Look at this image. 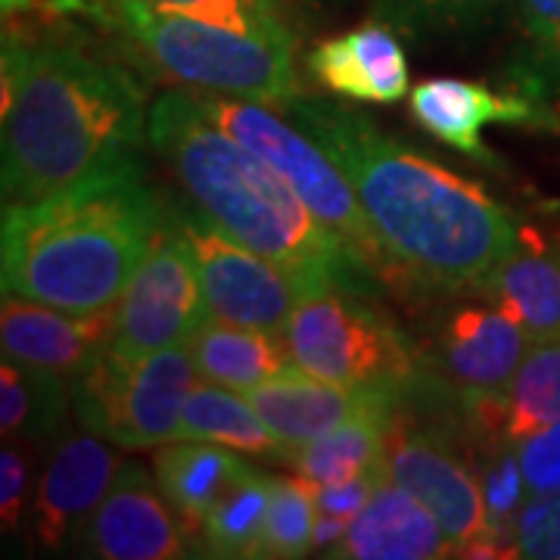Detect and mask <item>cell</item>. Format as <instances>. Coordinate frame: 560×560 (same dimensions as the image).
I'll return each instance as SVG.
<instances>
[{"instance_id": "74e56055", "label": "cell", "mask_w": 560, "mask_h": 560, "mask_svg": "<svg viewBox=\"0 0 560 560\" xmlns=\"http://www.w3.org/2000/svg\"><path fill=\"white\" fill-rule=\"evenodd\" d=\"M25 3H32V0H3V10L10 13V10H20V7H25Z\"/></svg>"}, {"instance_id": "8fae6325", "label": "cell", "mask_w": 560, "mask_h": 560, "mask_svg": "<svg viewBox=\"0 0 560 560\" xmlns=\"http://www.w3.org/2000/svg\"><path fill=\"white\" fill-rule=\"evenodd\" d=\"M172 212L194 249L209 315L265 334H283L302 296L300 280L278 261L221 234L197 206H172Z\"/></svg>"}, {"instance_id": "d6a6232c", "label": "cell", "mask_w": 560, "mask_h": 560, "mask_svg": "<svg viewBox=\"0 0 560 560\" xmlns=\"http://www.w3.org/2000/svg\"><path fill=\"white\" fill-rule=\"evenodd\" d=\"M514 548L517 558L560 560V489L523 504L514 523Z\"/></svg>"}, {"instance_id": "484cf974", "label": "cell", "mask_w": 560, "mask_h": 560, "mask_svg": "<svg viewBox=\"0 0 560 560\" xmlns=\"http://www.w3.org/2000/svg\"><path fill=\"white\" fill-rule=\"evenodd\" d=\"M69 377L35 364L3 359L0 368V430L28 442L50 440L69 411Z\"/></svg>"}, {"instance_id": "d4e9b609", "label": "cell", "mask_w": 560, "mask_h": 560, "mask_svg": "<svg viewBox=\"0 0 560 560\" xmlns=\"http://www.w3.org/2000/svg\"><path fill=\"white\" fill-rule=\"evenodd\" d=\"M396 411H364V415L342 420L340 427L320 433L318 440L305 442L287 460L296 467L300 477L312 480L315 486L383 470L386 433Z\"/></svg>"}, {"instance_id": "3957f363", "label": "cell", "mask_w": 560, "mask_h": 560, "mask_svg": "<svg viewBox=\"0 0 560 560\" xmlns=\"http://www.w3.org/2000/svg\"><path fill=\"white\" fill-rule=\"evenodd\" d=\"M147 138L221 234L278 261L302 290L320 283L377 290L374 268L320 224L271 165L209 119L194 91H165L150 106Z\"/></svg>"}, {"instance_id": "4dcf8cb0", "label": "cell", "mask_w": 560, "mask_h": 560, "mask_svg": "<svg viewBox=\"0 0 560 560\" xmlns=\"http://www.w3.org/2000/svg\"><path fill=\"white\" fill-rule=\"evenodd\" d=\"M486 452L480 474L482 504H486V517L492 533L504 545L514 548V523L521 517L523 504L529 499L526 480H523L517 448L511 442H495V445H480ZM517 551V548H514Z\"/></svg>"}, {"instance_id": "e575fe53", "label": "cell", "mask_w": 560, "mask_h": 560, "mask_svg": "<svg viewBox=\"0 0 560 560\" xmlns=\"http://www.w3.org/2000/svg\"><path fill=\"white\" fill-rule=\"evenodd\" d=\"M383 480V470H371V474H359L352 480L324 482L315 486V501H318L320 514H334L340 521H352L361 508L371 501L377 482Z\"/></svg>"}, {"instance_id": "1f68e13d", "label": "cell", "mask_w": 560, "mask_h": 560, "mask_svg": "<svg viewBox=\"0 0 560 560\" xmlns=\"http://www.w3.org/2000/svg\"><path fill=\"white\" fill-rule=\"evenodd\" d=\"M147 3L293 47V35L283 22L278 0H147Z\"/></svg>"}, {"instance_id": "603a6c76", "label": "cell", "mask_w": 560, "mask_h": 560, "mask_svg": "<svg viewBox=\"0 0 560 560\" xmlns=\"http://www.w3.org/2000/svg\"><path fill=\"white\" fill-rule=\"evenodd\" d=\"M280 337L283 334H265L231 320L209 318L184 346L197 361L202 381L246 393L296 364L287 340Z\"/></svg>"}, {"instance_id": "4fadbf2b", "label": "cell", "mask_w": 560, "mask_h": 560, "mask_svg": "<svg viewBox=\"0 0 560 560\" xmlns=\"http://www.w3.org/2000/svg\"><path fill=\"white\" fill-rule=\"evenodd\" d=\"M165 499V495H162ZM156 482L138 464H121L109 492L81 529V555L101 560H175L187 555Z\"/></svg>"}, {"instance_id": "7402d4cb", "label": "cell", "mask_w": 560, "mask_h": 560, "mask_svg": "<svg viewBox=\"0 0 560 560\" xmlns=\"http://www.w3.org/2000/svg\"><path fill=\"white\" fill-rule=\"evenodd\" d=\"M153 470L168 508L190 533H200L215 501L249 474V467L228 452V445L200 440H178L156 452Z\"/></svg>"}, {"instance_id": "7a4b0ae2", "label": "cell", "mask_w": 560, "mask_h": 560, "mask_svg": "<svg viewBox=\"0 0 560 560\" xmlns=\"http://www.w3.org/2000/svg\"><path fill=\"white\" fill-rule=\"evenodd\" d=\"M3 197L28 202L125 162L147 135L140 88L60 44L3 35Z\"/></svg>"}, {"instance_id": "4316f807", "label": "cell", "mask_w": 560, "mask_h": 560, "mask_svg": "<svg viewBox=\"0 0 560 560\" xmlns=\"http://www.w3.org/2000/svg\"><path fill=\"white\" fill-rule=\"evenodd\" d=\"M508 0H371L374 16L415 40L467 38L482 32Z\"/></svg>"}, {"instance_id": "836d02e7", "label": "cell", "mask_w": 560, "mask_h": 560, "mask_svg": "<svg viewBox=\"0 0 560 560\" xmlns=\"http://www.w3.org/2000/svg\"><path fill=\"white\" fill-rule=\"evenodd\" d=\"M514 448H517L529 499L560 489V420L533 430Z\"/></svg>"}, {"instance_id": "7c38bea8", "label": "cell", "mask_w": 560, "mask_h": 560, "mask_svg": "<svg viewBox=\"0 0 560 560\" xmlns=\"http://www.w3.org/2000/svg\"><path fill=\"white\" fill-rule=\"evenodd\" d=\"M383 474L386 480L399 482L401 489H408L415 499L433 511V517L440 521L455 555L460 558L480 541H501L489 526L480 480L470 474V467L433 430L415 427L411 420L401 418L399 411L393 415L389 433H386Z\"/></svg>"}, {"instance_id": "2e32d148", "label": "cell", "mask_w": 560, "mask_h": 560, "mask_svg": "<svg viewBox=\"0 0 560 560\" xmlns=\"http://www.w3.org/2000/svg\"><path fill=\"white\" fill-rule=\"evenodd\" d=\"M256 405L268 430L283 445V460L305 442L318 440L320 433L340 427L342 420L364 411H396L401 401L381 389H355L340 383L320 381L305 374L302 368H290L271 381L259 383L243 393Z\"/></svg>"}, {"instance_id": "d6986e66", "label": "cell", "mask_w": 560, "mask_h": 560, "mask_svg": "<svg viewBox=\"0 0 560 560\" xmlns=\"http://www.w3.org/2000/svg\"><path fill=\"white\" fill-rule=\"evenodd\" d=\"M477 296L521 324L529 342L560 337V241L523 224L521 241L482 278Z\"/></svg>"}, {"instance_id": "ac0fdd59", "label": "cell", "mask_w": 560, "mask_h": 560, "mask_svg": "<svg viewBox=\"0 0 560 560\" xmlns=\"http://www.w3.org/2000/svg\"><path fill=\"white\" fill-rule=\"evenodd\" d=\"M448 555H455V548L433 511L383 474L371 501L349 521L346 539L330 558L433 560Z\"/></svg>"}, {"instance_id": "9a60e30c", "label": "cell", "mask_w": 560, "mask_h": 560, "mask_svg": "<svg viewBox=\"0 0 560 560\" xmlns=\"http://www.w3.org/2000/svg\"><path fill=\"white\" fill-rule=\"evenodd\" d=\"M121 460L97 433H72L57 445L35 492V536L47 551L79 541L88 517L119 474Z\"/></svg>"}, {"instance_id": "8d00e7d4", "label": "cell", "mask_w": 560, "mask_h": 560, "mask_svg": "<svg viewBox=\"0 0 560 560\" xmlns=\"http://www.w3.org/2000/svg\"><path fill=\"white\" fill-rule=\"evenodd\" d=\"M346 529H349V521H340L334 514H320L315 521V533H312V551H320L324 558H330L334 548L346 539Z\"/></svg>"}, {"instance_id": "cb8c5ba5", "label": "cell", "mask_w": 560, "mask_h": 560, "mask_svg": "<svg viewBox=\"0 0 560 560\" xmlns=\"http://www.w3.org/2000/svg\"><path fill=\"white\" fill-rule=\"evenodd\" d=\"M175 440H200L228 445L246 455H271L283 458V445L268 430L256 405L241 396L237 389H228L219 383L194 386V393L184 401L178 436Z\"/></svg>"}, {"instance_id": "5b68a950", "label": "cell", "mask_w": 560, "mask_h": 560, "mask_svg": "<svg viewBox=\"0 0 560 560\" xmlns=\"http://www.w3.org/2000/svg\"><path fill=\"white\" fill-rule=\"evenodd\" d=\"M94 13L131 40L153 69L194 91L278 103L283 109L300 97L290 44L172 13L147 0H97Z\"/></svg>"}, {"instance_id": "83f0119b", "label": "cell", "mask_w": 560, "mask_h": 560, "mask_svg": "<svg viewBox=\"0 0 560 560\" xmlns=\"http://www.w3.org/2000/svg\"><path fill=\"white\" fill-rule=\"evenodd\" d=\"M271 480L275 477H261L256 470H249L215 501V508L202 523V539H206L209 555H215V558H249L253 555L261 523L268 517Z\"/></svg>"}, {"instance_id": "f546056e", "label": "cell", "mask_w": 560, "mask_h": 560, "mask_svg": "<svg viewBox=\"0 0 560 560\" xmlns=\"http://www.w3.org/2000/svg\"><path fill=\"white\" fill-rule=\"evenodd\" d=\"M523 50L517 75L536 94H560V0H517Z\"/></svg>"}, {"instance_id": "52a82bcc", "label": "cell", "mask_w": 560, "mask_h": 560, "mask_svg": "<svg viewBox=\"0 0 560 560\" xmlns=\"http://www.w3.org/2000/svg\"><path fill=\"white\" fill-rule=\"evenodd\" d=\"M194 97L209 113V119L221 125L234 140H241L246 150H253L265 165H271L315 212V219L368 261L377 278L393 280V265L368 221L352 180L346 178V172L330 160V153L318 140L305 135L300 125H287L271 109L246 103L243 97L212 91H194Z\"/></svg>"}, {"instance_id": "5bb4252c", "label": "cell", "mask_w": 560, "mask_h": 560, "mask_svg": "<svg viewBox=\"0 0 560 560\" xmlns=\"http://www.w3.org/2000/svg\"><path fill=\"white\" fill-rule=\"evenodd\" d=\"M116 305L97 312H66L44 302L3 293L0 308V342L3 359L35 364L44 371L75 381L88 364L113 346Z\"/></svg>"}, {"instance_id": "f1b7e54d", "label": "cell", "mask_w": 560, "mask_h": 560, "mask_svg": "<svg viewBox=\"0 0 560 560\" xmlns=\"http://www.w3.org/2000/svg\"><path fill=\"white\" fill-rule=\"evenodd\" d=\"M315 482L305 477H275L271 480V504L268 517L249 558L265 560H296L312 551V533L318 521Z\"/></svg>"}, {"instance_id": "ba28073f", "label": "cell", "mask_w": 560, "mask_h": 560, "mask_svg": "<svg viewBox=\"0 0 560 560\" xmlns=\"http://www.w3.org/2000/svg\"><path fill=\"white\" fill-rule=\"evenodd\" d=\"M187 346L125 355L113 346L72 381V405L84 430L121 448H150L178 436L184 401L197 386Z\"/></svg>"}, {"instance_id": "e0dca14e", "label": "cell", "mask_w": 560, "mask_h": 560, "mask_svg": "<svg viewBox=\"0 0 560 560\" xmlns=\"http://www.w3.org/2000/svg\"><path fill=\"white\" fill-rule=\"evenodd\" d=\"M458 418L477 445H517L533 430L560 420V337L533 342L499 396L460 405Z\"/></svg>"}, {"instance_id": "44dd1931", "label": "cell", "mask_w": 560, "mask_h": 560, "mask_svg": "<svg viewBox=\"0 0 560 560\" xmlns=\"http://www.w3.org/2000/svg\"><path fill=\"white\" fill-rule=\"evenodd\" d=\"M312 75L334 94L364 103L408 97V60L389 25H361L349 35L320 40L308 54Z\"/></svg>"}, {"instance_id": "d590c367", "label": "cell", "mask_w": 560, "mask_h": 560, "mask_svg": "<svg viewBox=\"0 0 560 560\" xmlns=\"http://www.w3.org/2000/svg\"><path fill=\"white\" fill-rule=\"evenodd\" d=\"M25 460L16 448H3L0 452V521L3 529H16L22 517V499H25Z\"/></svg>"}, {"instance_id": "9c48e42d", "label": "cell", "mask_w": 560, "mask_h": 560, "mask_svg": "<svg viewBox=\"0 0 560 560\" xmlns=\"http://www.w3.org/2000/svg\"><path fill=\"white\" fill-rule=\"evenodd\" d=\"M517 320L489 300L452 302L420 342V399H448L455 408L499 396L529 352Z\"/></svg>"}, {"instance_id": "6da1fadb", "label": "cell", "mask_w": 560, "mask_h": 560, "mask_svg": "<svg viewBox=\"0 0 560 560\" xmlns=\"http://www.w3.org/2000/svg\"><path fill=\"white\" fill-rule=\"evenodd\" d=\"M287 109L352 180L393 280L448 296L474 293L521 241L523 224L480 184L383 135L371 119L302 94Z\"/></svg>"}, {"instance_id": "ffe728a7", "label": "cell", "mask_w": 560, "mask_h": 560, "mask_svg": "<svg viewBox=\"0 0 560 560\" xmlns=\"http://www.w3.org/2000/svg\"><path fill=\"white\" fill-rule=\"evenodd\" d=\"M408 109L427 135L460 150L464 156L477 162H495L482 147V125H523L539 121V109L523 94H499L486 84L458 79L420 81L411 88Z\"/></svg>"}, {"instance_id": "8992f818", "label": "cell", "mask_w": 560, "mask_h": 560, "mask_svg": "<svg viewBox=\"0 0 560 560\" xmlns=\"http://www.w3.org/2000/svg\"><path fill=\"white\" fill-rule=\"evenodd\" d=\"M283 340L296 368L312 377L381 389L401 405L420 399V349L377 302L368 300V290L342 283L302 290L283 327Z\"/></svg>"}, {"instance_id": "277c9868", "label": "cell", "mask_w": 560, "mask_h": 560, "mask_svg": "<svg viewBox=\"0 0 560 560\" xmlns=\"http://www.w3.org/2000/svg\"><path fill=\"white\" fill-rule=\"evenodd\" d=\"M165 219V202L140 162L62 187L50 197L3 206V293L66 312L116 305Z\"/></svg>"}, {"instance_id": "30bf717a", "label": "cell", "mask_w": 560, "mask_h": 560, "mask_svg": "<svg viewBox=\"0 0 560 560\" xmlns=\"http://www.w3.org/2000/svg\"><path fill=\"white\" fill-rule=\"evenodd\" d=\"M209 318L194 249L172 206H165L162 228L116 302L113 349L125 355H147L184 346Z\"/></svg>"}]
</instances>
